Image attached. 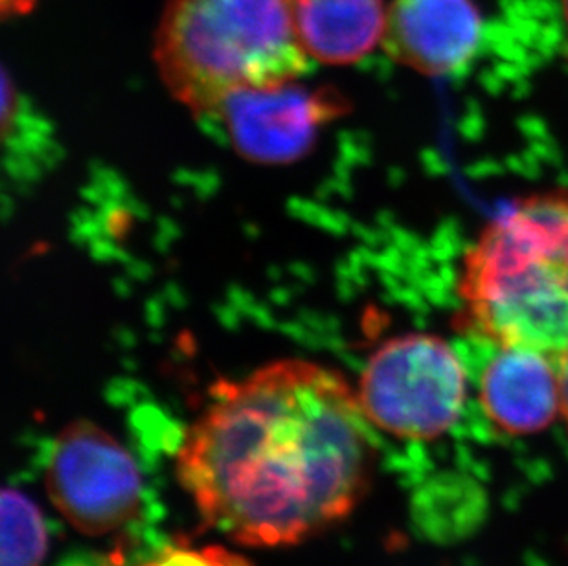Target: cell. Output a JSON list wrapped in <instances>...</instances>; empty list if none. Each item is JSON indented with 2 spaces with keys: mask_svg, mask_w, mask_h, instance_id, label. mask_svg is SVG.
Wrapping results in <instances>:
<instances>
[{
  "mask_svg": "<svg viewBox=\"0 0 568 566\" xmlns=\"http://www.w3.org/2000/svg\"><path fill=\"white\" fill-rule=\"evenodd\" d=\"M38 0H0V10L4 17L27 16L33 10Z\"/></svg>",
  "mask_w": 568,
  "mask_h": 566,
  "instance_id": "4fadbf2b",
  "label": "cell"
},
{
  "mask_svg": "<svg viewBox=\"0 0 568 566\" xmlns=\"http://www.w3.org/2000/svg\"><path fill=\"white\" fill-rule=\"evenodd\" d=\"M458 293L475 337L568 352V192L520 199L469 249Z\"/></svg>",
  "mask_w": 568,
  "mask_h": 566,
  "instance_id": "7a4b0ae2",
  "label": "cell"
},
{
  "mask_svg": "<svg viewBox=\"0 0 568 566\" xmlns=\"http://www.w3.org/2000/svg\"><path fill=\"white\" fill-rule=\"evenodd\" d=\"M148 566H253L245 557L234 552L210 546V548H175Z\"/></svg>",
  "mask_w": 568,
  "mask_h": 566,
  "instance_id": "8fae6325",
  "label": "cell"
},
{
  "mask_svg": "<svg viewBox=\"0 0 568 566\" xmlns=\"http://www.w3.org/2000/svg\"><path fill=\"white\" fill-rule=\"evenodd\" d=\"M383 0H295L296 27L312 61L357 63L383 43Z\"/></svg>",
  "mask_w": 568,
  "mask_h": 566,
  "instance_id": "9c48e42d",
  "label": "cell"
},
{
  "mask_svg": "<svg viewBox=\"0 0 568 566\" xmlns=\"http://www.w3.org/2000/svg\"><path fill=\"white\" fill-rule=\"evenodd\" d=\"M483 17L473 0H394L386 11V54L425 75L455 72L477 52Z\"/></svg>",
  "mask_w": 568,
  "mask_h": 566,
  "instance_id": "52a82bcc",
  "label": "cell"
},
{
  "mask_svg": "<svg viewBox=\"0 0 568 566\" xmlns=\"http://www.w3.org/2000/svg\"><path fill=\"white\" fill-rule=\"evenodd\" d=\"M478 397L489 420L506 433L542 431L561 411L556 361L534 350L495 344L478 375Z\"/></svg>",
  "mask_w": 568,
  "mask_h": 566,
  "instance_id": "ba28073f",
  "label": "cell"
},
{
  "mask_svg": "<svg viewBox=\"0 0 568 566\" xmlns=\"http://www.w3.org/2000/svg\"><path fill=\"white\" fill-rule=\"evenodd\" d=\"M55 508L78 532L108 535L140 509L139 467L119 439L92 422L70 423L55 439L47 467Z\"/></svg>",
  "mask_w": 568,
  "mask_h": 566,
  "instance_id": "5b68a950",
  "label": "cell"
},
{
  "mask_svg": "<svg viewBox=\"0 0 568 566\" xmlns=\"http://www.w3.org/2000/svg\"><path fill=\"white\" fill-rule=\"evenodd\" d=\"M153 55L172 97L206 117L232 94L296 81L312 67L295 0H166Z\"/></svg>",
  "mask_w": 568,
  "mask_h": 566,
  "instance_id": "3957f363",
  "label": "cell"
},
{
  "mask_svg": "<svg viewBox=\"0 0 568 566\" xmlns=\"http://www.w3.org/2000/svg\"><path fill=\"white\" fill-rule=\"evenodd\" d=\"M49 535L36 503L17 489H2V566H41Z\"/></svg>",
  "mask_w": 568,
  "mask_h": 566,
  "instance_id": "30bf717a",
  "label": "cell"
},
{
  "mask_svg": "<svg viewBox=\"0 0 568 566\" xmlns=\"http://www.w3.org/2000/svg\"><path fill=\"white\" fill-rule=\"evenodd\" d=\"M333 89H307L295 81L232 94L220 117L234 150L256 164H290L312 150L321 129L348 113Z\"/></svg>",
  "mask_w": 568,
  "mask_h": 566,
  "instance_id": "8992f818",
  "label": "cell"
},
{
  "mask_svg": "<svg viewBox=\"0 0 568 566\" xmlns=\"http://www.w3.org/2000/svg\"><path fill=\"white\" fill-rule=\"evenodd\" d=\"M466 370L442 338L410 333L390 338L361 375V408L374 425L407 439L438 438L466 401Z\"/></svg>",
  "mask_w": 568,
  "mask_h": 566,
  "instance_id": "277c9868",
  "label": "cell"
},
{
  "mask_svg": "<svg viewBox=\"0 0 568 566\" xmlns=\"http://www.w3.org/2000/svg\"><path fill=\"white\" fill-rule=\"evenodd\" d=\"M178 454L204 523L247 546L298 545L354 512L374 469L343 375L287 358L220 383Z\"/></svg>",
  "mask_w": 568,
  "mask_h": 566,
  "instance_id": "6da1fadb",
  "label": "cell"
},
{
  "mask_svg": "<svg viewBox=\"0 0 568 566\" xmlns=\"http://www.w3.org/2000/svg\"><path fill=\"white\" fill-rule=\"evenodd\" d=\"M558 366L559 400H561V412L568 425V352L556 361Z\"/></svg>",
  "mask_w": 568,
  "mask_h": 566,
  "instance_id": "7c38bea8",
  "label": "cell"
},
{
  "mask_svg": "<svg viewBox=\"0 0 568 566\" xmlns=\"http://www.w3.org/2000/svg\"><path fill=\"white\" fill-rule=\"evenodd\" d=\"M564 13H565V22H567V27H568V0H564Z\"/></svg>",
  "mask_w": 568,
  "mask_h": 566,
  "instance_id": "5bb4252c",
  "label": "cell"
}]
</instances>
